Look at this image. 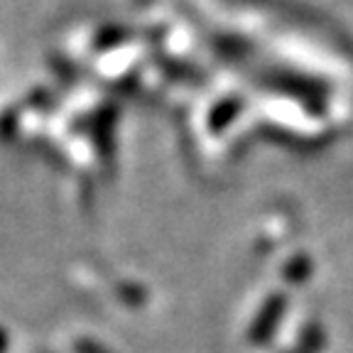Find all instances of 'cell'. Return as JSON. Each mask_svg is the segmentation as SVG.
<instances>
[{"label":"cell","instance_id":"obj_1","mask_svg":"<svg viewBox=\"0 0 353 353\" xmlns=\"http://www.w3.org/2000/svg\"><path fill=\"white\" fill-rule=\"evenodd\" d=\"M0 353H6V334L0 331Z\"/></svg>","mask_w":353,"mask_h":353}]
</instances>
